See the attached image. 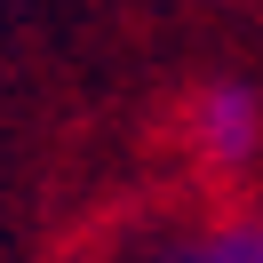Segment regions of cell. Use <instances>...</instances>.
I'll return each mask as SVG.
<instances>
[{
  "mask_svg": "<svg viewBox=\"0 0 263 263\" xmlns=\"http://www.w3.org/2000/svg\"><path fill=\"white\" fill-rule=\"evenodd\" d=\"M183 263H263V208H231L183 239Z\"/></svg>",
  "mask_w": 263,
  "mask_h": 263,
  "instance_id": "obj_2",
  "label": "cell"
},
{
  "mask_svg": "<svg viewBox=\"0 0 263 263\" xmlns=\"http://www.w3.org/2000/svg\"><path fill=\"white\" fill-rule=\"evenodd\" d=\"M183 144L208 176H255L263 167V88L255 80H199L183 96Z\"/></svg>",
  "mask_w": 263,
  "mask_h": 263,
  "instance_id": "obj_1",
  "label": "cell"
}]
</instances>
